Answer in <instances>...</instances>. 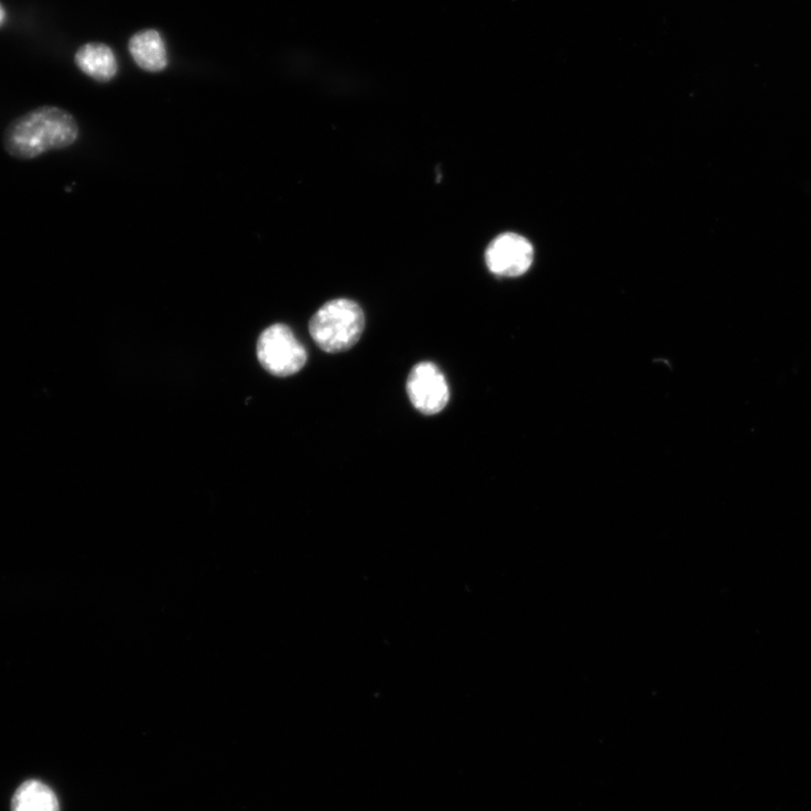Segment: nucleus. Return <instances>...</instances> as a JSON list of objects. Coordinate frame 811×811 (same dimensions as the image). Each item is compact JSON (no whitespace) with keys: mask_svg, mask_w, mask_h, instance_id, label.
I'll use <instances>...</instances> for the list:
<instances>
[{"mask_svg":"<svg viewBox=\"0 0 811 811\" xmlns=\"http://www.w3.org/2000/svg\"><path fill=\"white\" fill-rule=\"evenodd\" d=\"M11 810L61 811V805L53 789L39 780H28L15 791Z\"/></svg>","mask_w":811,"mask_h":811,"instance_id":"6e6552de","label":"nucleus"},{"mask_svg":"<svg viewBox=\"0 0 811 811\" xmlns=\"http://www.w3.org/2000/svg\"><path fill=\"white\" fill-rule=\"evenodd\" d=\"M129 50L136 64L143 71L159 73L167 67V51L161 34L155 30H145L133 35Z\"/></svg>","mask_w":811,"mask_h":811,"instance_id":"423d86ee","label":"nucleus"},{"mask_svg":"<svg viewBox=\"0 0 811 811\" xmlns=\"http://www.w3.org/2000/svg\"><path fill=\"white\" fill-rule=\"evenodd\" d=\"M75 62L84 74L97 82H110L118 73L117 58L106 44H85L77 51Z\"/></svg>","mask_w":811,"mask_h":811,"instance_id":"0eeeda50","label":"nucleus"},{"mask_svg":"<svg viewBox=\"0 0 811 811\" xmlns=\"http://www.w3.org/2000/svg\"><path fill=\"white\" fill-rule=\"evenodd\" d=\"M533 247L525 237L507 233L495 238L486 250V264L499 277L516 278L529 271Z\"/></svg>","mask_w":811,"mask_h":811,"instance_id":"20e7f679","label":"nucleus"},{"mask_svg":"<svg viewBox=\"0 0 811 811\" xmlns=\"http://www.w3.org/2000/svg\"><path fill=\"white\" fill-rule=\"evenodd\" d=\"M408 392L414 408L424 415L439 414L450 399L443 374L431 363L414 367L408 380Z\"/></svg>","mask_w":811,"mask_h":811,"instance_id":"39448f33","label":"nucleus"},{"mask_svg":"<svg viewBox=\"0 0 811 811\" xmlns=\"http://www.w3.org/2000/svg\"><path fill=\"white\" fill-rule=\"evenodd\" d=\"M79 136L76 119L66 110L42 107L13 120L4 132V148L12 158L34 160L51 150L71 147Z\"/></svg>","mask_w":811,"mask_h":811,"instance_id":"f257e3e1","label":"nucleus"},{"mask_svg":"<svg viewBox=\"0 0 811 811\" xmlns=\"http://www.w3.org/2000/svg\"><path fill=\"white\" fill-rule=\"evenodd\" d=\"M258 358L262 367L275 377H290L307 363V350L283 324L266 329L258 342Z\"/></svg>","mask_w":811,"mask_h":811,"instance_id":"7ed1b4c3","label":"nucleus"},{"mask_svg":"<svg viewBox=\"0 0 811 811\" xmlns=\"http://www.w3.org/2000/svg\"><path fill=\"white\" fill-rule=\"evenodd\" d=\"M366 317L357 302L335 299L324 304L311 321L316 344L327 353L345 352L361 338Z\"/></svg>","mask_w":811,"mask_h":811,"instance_id":"f03ea898","label":"nucleus"},{"mask_svg":"<svg viewBox=\"0 0 811 811\" xmlns=\"http://www.w3.org/2000/svg\"><path fill=\"white\" fill-rule=\"evenodd\" d=\"M4 21H6V11L2 8V6H0V25H2Z\"/></svg>","mask_w":811,"mask_h":811,"instance_id":"1a4fd4ad","label":"nucleus"}]
</instances>
